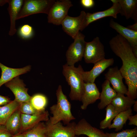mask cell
<instances>
[{
  "label": "cell",
  "instance_id": "cell-1",
  "mask_svg": "<svg viewBox=\"0 0 137 137\" xmlns=\"http://www.w3.org/2000/svg\"><path fill=\"white\" fill-rule=\"evenodd\" d=\"M109 44L112 50L122 61L119 70L128 87L126 95L135 100L137 97V58L129 43L119 34L112 38Z\"/></svg>",
  "mask_w": 137,
  "mask_h": 137
},
{
  "label": "cell",
  "instance_id": "cell-2",
  "mask_svg": "<svg viewBox=\"0 0 137 137\" xmlns=\"http://www.w3.org/2000/svg\"><path fill=\"white\" fill-rule=\"evenodd\" d=\"M62 67L63 74L70 87V99L72 100L81 101L84 91L85 83L83 76L84 71L82 66L79 65L76 67L66 64Z\"/></svg>",
  "mask_w": 137,
  "mask_h": 137
},
{
  "label": "cell",
  "instance_id": "cell-3",
  "mask_svg": "<svg viewBox=\"0 0 137 137\" xmlns=\"http://www.w3.org/2000/svg\"><path fill=\"white\" fill-rule=\"evenodd\" d=\"M57 104L50 108L52 116H50L49 121L52 124L61 121L67 125L70 122L75 119L71 112V105L67 96L63 93L62 86L59 85L56 91Z\"/></svg>",
  "mask_w": 137,
  "mask_h": 137
},
{
  "label": "cell",
  "instance_id": "cell-4",
  "mask_svg": "<svg viewBox=\"0 0 137 137\" xmlns=\"http://www.w3.org/2000/svg\"><path fill=\"white\" fill-rule=\"evenodd\" d=\"M55 1L54 0H24L17 20L34 14L42 13L48 14Z\"/></svg>",
  "mask_w": 137,
  "mask_h": 137
},
{
  "label": "cell",
  "instance_id": "cell-5",
  "mask_svg": "<svg viewBox=\"0 0 137 137\" xmlns=\"http://www.w3.org/2000/svg\"><path fill=\"white\" fill-rule=\"evenodd\" d=\"M85 37V36L79 32L74 42L69 46L66 54V64L68 65L74 66L83 57L86 42Z\"/></svg>",
  "mask_w": 137,
  "mask_h": 137
},
{
  "label": "cell",
  "instance_id": "cell-6",
  "mask_svg": "<svg viewBox=\"0 0 137 137\" xmlns=\"http://www.w3.org/2000/svg\"><path fill=\"white\" fill-rule=\"evenodd\" d=\"M104 45L99 37L94 38L92 41L86 42L83 56L87 63H93L105 58Z\"/></svg>",
  "mask_w": 137,
  "mask_h": 137
},
{
  "label": "cell",
  "instance_id": "cell-7",
  "mask_svg": "<svg viewBox=\"0 0 137 137\" xmlns=\"http://www.w3.org/2000/svg\"><path fill=\"white\" fill-rule=\"evenodd\" d=\"M73 6L69 0L55 1L49 9L48 14L49 23L59 25L68 15L70 8Z\"/></svg>",
  "mask_w": 137,
  "mask_h": 137
},
{
  "label": "cell",
  "instance_id": "cell-8",
  "mask_svg": "<svg viewBox=\"0 0 137 137\" xmlns=\"http://www.w3.org/2000/svg\"><path fill=\"white\" fill-rule=\"evenodd\" d=\"M111 1L113 5L106 10L92 13H86L80 31L83 30L91 23L101 19L108 16L116 19L117 14L120 12V6L117 0Z\"/></svg>",
  "mask_w": 137,
  "mask_h": 137
},
{
  "label": "cell",
  "instance_id": "cell-9",
  "mask_svg": "<svg viewBox=\"0 0 137 137\" xmlns=\"http://www.w3.org/2000/svg\"><path fill=\"white\" fill-rule=\"evenodd\" d=\"M46 134L49 137H74L76 135L75 128L76 124L70 123L65 126L61 122L52 124L49 120L45 123Z\"/></svg>",
  "mask_w": 137,
  "mask_h": 137
},
{
  "label": "cell",
  "instance_id": "cell-10",
  "mask_svg": "<svg viewBox=\"0 0 137 137\" xmlns=\"http://www.w3.org/2000/svg\"><path fill=\"white\" fill-rule=\"evenodd\" d=\"M6 87L12 91L15 96V99L20 104L29 101L31 97L28 93V89L25 87V85L17 76L5 84Z\"/></svg>",
  "mask_w": 137,
  "mask_h": 137
},
{
  "label": "cell",
  "instance_id": "cell-11",
  "mask_svg": "<svg viewBox=\"0 0 137 137\" xmlns=\"http://www.w3.org/2000/svg\"><path fill=\"white\" fill-rule=\"evenodd\" d=\"M85 13L82 11L80 15L76 17L67 15L62 22L63 30L74 39L80 30Z\"/></svg>",
  "mask_w": 137,
  "mask_h": 137
},
{
  "label": "cell",
  "instance_id": "cell-12",
  "mask_svg": "<svg viewBox=\"0 0 137 137\" xmlns=\"http://www.w3.org/2000/svg\"><path fill=\"white\" fill-rule=\"evenodd\" d=\"M105 76V79L111 84L113 89L117 93L126 95L127 89L123 83V77L117 66L109 68Z\"/></svg>",
  "mask_w": 137,
  "mask_h": 137
},
{
  "label": "cell",
  "instance_id": "cell-13",
  "mask_svg": "<svg viewBox=\"0 0 137 137\" xmlns=\"http://www.w3.org/2000/svg\"><path fill=\"white\" fill-rule=\"evenodd\" d=\"M114 60L113 58L102 59L94 64V66L89 71L83 72L85 83H94L97 77L107 68L113 65Z\"/></svg>",
  "mask_w": 137,
  "mask_h": 137
},
{
  "label": "cell",
  "instance_id": "cell-14",
  "mask_svg": "<svg viewBox=\"0 0 137 137\" xmlns=\"http://www.w3.org/2000/svg\"><path fill=\"white\" fill-rule=\"evenodd\" d=\"M109 26L128 41L134 55L137 58V31L131 30L121 25L112 19L110 21Z\"/></svg>",
  "mask_w": 137,
  "mask_h": 137
},
{
  "label": "cell",
  "instance_id": "cell-15",
  "mask_svg": "<svg viewBox=\"0 0 137 137\" xmlns=\"http://www.w3.org/2000/svg\"><path fill=\"white\" fill-rule=\"evenodd\" d=\"M47 111L35 115H27L21 113V125L20 131L23 133L32 128L39 123L44 121L46 122L49 119Z\"/></svg>",
  "mask_w": 137,
  "mask_h": 137
},
{
  "label": "cell",
  "instance_id": "cell-16",
  "mask_svg": "<svg viewBox=\"0 0 137 137\" xmlns=\"http://www.w3.org/2000/svg\"><path fill=\"white\" fill-rule=\"evenodd\" d=\"M75 133L76 136L84 135L88 137H106L103 131L93 127L84 118L76 124Z\"/></svg>",
  "mask_w": 137,
  "mask_h": 137
},
{
  "label": "cell",
  "instance_id": "cell-17",
  "mask_svg": "<svg viewBox=\"0 0 137 137\" xmlns=\"http://www.w3.org/2000/svg\"><path fill=\"white\" fill-rule=\"evenodd\" d=\"M84 89L81 101L82 104L80 108L85 110L88 106L100 99V93L94 83H85Z\"/></svg>",
  "mask_w": 137,
  "mask_h": 137
},
{
  "label": "cell",
  "instance_id": "cell-18",
  "mask_svg": "<svg viewBox=\"0 0 137 137\" xmlns=\"http://www.w3.org/2000/svg\"><path fill=\"white\" fill-rule=\"evenodd\" d=\"M2 73L0 78V87L14 78L30 71L31 66L28 65L20 68H13L7 66L0 62Z\"/></svg>",
  "mask_w": 137,
  "mask_h": 137
},
{
  "label": "cell",
  "instance_id": "cell-19",
  "mask_svg": "<svg viewBox=\"0 0 137 137\" xmlns=\"http://www.w3.org/2000/svg\"><path fill=\"white\" fill-rule=\"evenodd\" d=\"M23 0H9L8 8L10 19V26L9 34L12 36L15 33V21L23 4Z\"/></svg>",
  "mask_w": 137,
  "mask_h": 137
},
{
  "label": "cell",
  "instance_id": "cell-20",
  "mask_svg": "<svg viewBox=\"0 0 137 137\" xmlns=\"http://www.w3.org/2000/svg\"><path fill=\"white\" fill-rule=\"evenodd\" d=\"M120 5V13L127 19L131 18L137 22V0H117Z\"/></svg>",
  "mask_w": 137,
  "mask_h": 137
},
{
  "label": "cell",
  "instance_id": "cell-21",
  "mask_svg": "<svg viewBox=\"0 0 137 137\" xmlns=\"http://www.w3.org/2000/svg\"><path fill=\"white\" fill-rule=\"evenodd\" d=\"M108 80H106L102 84V91L100 96V102L97 107L99 110H102L111 101L117 94V93L111 87Z\"/></svg>",
  "mask_w": 137,
  "mask_h": 137
},
{
  "label": "cell",
  "instance_id": "cell-22",
  "mask_svg": "<svg viewBox=\"0 0 137 137\" xmlns=\"http://www.w3.org/2000/svg\"><path fill=\"white\" fill-rule=\"evenodd\" d=\"M135 101L125 96L124 94L117 93L113 99L111 104L119 113L131 108Z\"/></svg>",
  "mask_w": 137,
  "mask_h": 137
},
{
  "label": "cell",
  "instance_id": "cell-23",
  "mask_svg": "<svg viewBox=\"0 0 137 137\" xmlns=\"http://www.w3.org/2000/svg\"><path fill=\"white\" fill-rule=\"evenodd\" d=\"M21 114L19 107L10 116L5 125L7 129L12 135L20 132L21 125Z\"/></svg>",
  "mask_w": 137,
  "mask_h": 137
},
{
  "label": "cell",
  "instance_id": "cell-24",
  "mask_svg": "<svg viewBox=\"0 0 137 137\" xmlns=\"http://www.w3.org/2000/svg\"><path fill=\"white\" fill-rule=\"evenodd\" d=\"M20 104L15 99L0 107V125H5L10 116L20 107Z\"/></svg>",
  "mask_w": 137,
  "mask_h": 137
},
{
  "label": "cell",
  "instance_id": "cell-25",
  "mask_svg": "<svg viewBox=\"0 0 137 137\" xmlns=\"http://www.w3.org/2000/svg\"><path fill=\"white\" fill-rule=\"evenodd\" d=\"M132 110L131 108L121 112L115 116L113 122L108 128L109 129L114 128L116 131L121 130L123 128L130 116L132 115Z\"/></svg>",
  "mask_w": 137,
  "mask_h": 137
},
{
  "label": "cell",
  "instance_id": "cell-26",
  "mask_svg": "<svg viewBox=\"0 0 137 137\" xmlns=\"http://www.w3.org/2000/svg\"><path fill=\"white\" fill-rule=\"evenodd\" d=\"M29 101L33 108L40 112L44 111L48 102L45 96L41 94H35L31 96Z\"/></svg>",
  "mask_w": 137,
  "mask_h": 137
},
{
  "label": "cell",
  "instance_id": "cell-27",
  "mask_svg": "<svg viewBox=\"0 0 137 137\" xmlns=\"http://www.w3.org/2000/svg\"><path fill=\"white\" fill-rule=\"evenodd\" d=\"M24 137H46V127L45 124L40 122L28 130L23 133Z\"/></svg>",
  "mask_w": 137,
  "mask_h": 137
},
{
  "label": "cell",
  "instance_id": "cell-28",
  "mask_svg": "<svg viewBox=\"0 0 137 137\" xmlns=\"http://www.w3.org/2000/svg\"><path fill=\"white\" fill-rule=\"evenodd\" d=\"M106 107L105 117L99 124V128L101 129L108 128L111 124L112 121L118 113L111 104Z\"/></svg>",
  "mask_w": 137,
  "mask_h": 137
},
{
  "label": "cell",
  "instance_id": "cell-29",
  "mask_svg": "<svg viewBox=\"0 0 137 137\" xmlns=\"http://www.w3.org/2000/svg\"><path fill=\"white\" fill-rule=\"evenodd\" d=\"M106 137H136L137 136V127L133 129L123 130L117 132L105 133Z\"/></svg>",
  "mask_w": 137,
  "mask_h": 137
},
{
  "label": "cell",
  "instance_id": "cell-30",
  "mask_svg": "<svg viewBox=\"0 0 137 137\" xmlns=\"http://www.w3.org/2000/svg\"><path fill=\"white\" fill-rule=\"evenodd\" d=\"M19 35L24 39H28L32 37L34 34V31L32 27L28 24H25L21 27L18 29Z\"/></svg>",
  "mask_w": 137,
  "mask_h": 137
},
{
  "label": "cell",
  "instance_id": "cell-31",
  "mask_svg": "<svg viewBox=\"0 0 137 137\" xmlns=\"http://www.w3.org/2000/svg\"><path fill=\"white\" fill-rule=\"evenodd\" d=\"M19 109L21 113L26 114L32 115L42 113L40 112L35 109L31 105L29 101L20 104Z\"/></svg>",
  "mask_w": 137,
  "mask_h": 137
},
{
  "label": "cell",
  "instance_id": "cell-32",
  "mask_svg": "<svg viewBox=\"0 0 137 137\" xmlns=\"http://www.w3.org/2000/svg\"><path fill=\"white\" fill-rule=\"evenodd\" d=\"M12 135L7 129L5 125H0V137H11Z\"/></svg>",
  "mask_w": 137,
  "mask_h": 137
},
{
  "label": "cell",
  "instance_id": "cell-33",
  "mask_svg": "<svg viewBox=\"0 0 137 137\" xmlns=\"http://www.w3.org/2000/svg\"><path fill=\"white\" fill-rule=\"evenodd\" d=\"M80 3L81 5L86 8H92L95 4L94 1L93 0H81Z\"/></svg>",
  "mask_w": 137,
  "mask_h": 137
},
{
  "label": "cell",
  "instance_id": "cell-34",
  "mask_svg": "<svg viewBox=\"0 0 137 137\" xmlns=\"http://www.w3.org/2000/svg\"><path fill=\"white\" fill-rule=\"evenodd\" d=\"M11 101L8 97L0 95V107L6 105Z\"/></svg>",
  "mask_w": 137,
  "mask_h": 137
},
{
  "label": "cell",
  "instance_id": "cell-35",
  "mask_svg": "<svg viewBox=\"0 0 137 137\" xmlns=\"http://www.w3.org/2000/svg\"><path fill=\"white\" fill-rule=\"evenodd\" d=\"M128 119L129 121L128 125H133L137 126V114L134 115H132L130 116Z\"/></svg>",
  "mask_w": 137,
  "mask_h": 137
},
{
  "label": "cell",
  "instance_id": "cell-36",
  "mask_svg": "<svg viewBox=\"0 0 137 137\" xmlns=\"http://www.w3.org/2000/svg\"><path fill=\"white\" fill-rule=\"evenodd\" d=\"M126 27L131 30L137 31V22L132 25H128Z\"/></svg>",
  "mask_w": 137,
  "mask_h": 137
},
{
  "label": "cell",
  "instance_id": "cell-37",
  "mask_svg": "<svg viewBox=\"0 0 137 137\" xmlns=\"http://www.w3.org/2000/svg\"><path fill=\"white\" fill-rule=\"evenodd\" d=\"M11 137H24V136L23 133L19 132L13 135Z\"/></svg>",
  "mask_w": 137,
  "mask_h": 137
},
{
  "label": "cell",
  "instance_id": "cell-38",
  "mask_svg": "<svg viewBox=\"0 0 137 137\" xmlns=\"http://www.w3.org/2000/svg\"><path fill=\"white\" fill-rule=\"evenodd\" d=\"M9 0H0V6L4 5L7 3H8Z\"/></svg>",
  "mask_w": 137,
  "mask_h": 137
},
{
  "label": "cell",
  "instance_id": "cell-39",
  "mask_svg": "<svg viewBox=\"0 0 137 137\" xmlns=\"http://www.w3.org/2000/svg\"><path fill=\"white\" fill-rule=\"evenodd\" d=\"M133 109L134 111L136 112H137V101H135L133 105Z\"/></svg>",
  "mask_w": 137,
  "mask_h": 137
},
{
  "label": "cell",
  "instance_id": "cell-40",
  "mask_svg": "<svg viewBox=\"0 0 137 137\" xmlns=\"http://www.w3.org/2000/svg\"><path fill=\"white\" fill-rule=\"evenodd\" d=\"M74 137H85L83 136H79L76 135Z\"/></svg>",
  "mask_w": 137,
  "mask_h": 137
},
{
  "label": "cell",
  "instance_id": "cell-41",
  "mask_svg": "<svg viewBox=\"0 0 137 137\" xmlns=\"http://www.w3.org/2000/svg\"><path fill=\"white\" fill-rule=\"evenodd\" d=\"M46 137H48V136H46Z\"/></svg>",
  "mask_w": 137,
  "mask_h": 137
}]
</instances>
